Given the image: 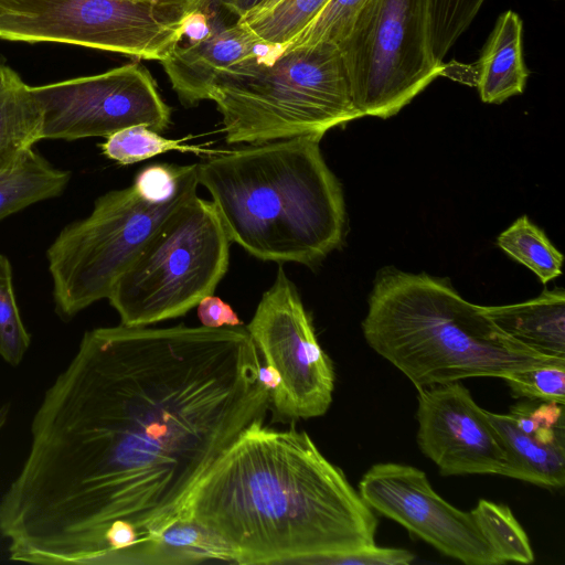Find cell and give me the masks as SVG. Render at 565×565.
Listing matches in <instances>:
<instances>
[{
	"label": "cell",
	"instance_id": "cell-1",
	"mask_svg": "<svg viewBox=\"0 0 565 565\" xmlns=\"http://www.w3.org/2000/svg\"><path fill=\"white\" fill-rule=\"evenodd\" d=\"M260 365L244 326L86 331L0 499L9 558L141 565L214 460L270 409Z\"/></svg>",
	"mask_w": 565,
	"mask_h": 565
},
{
	"label": "cell",
	"instance_id": "cell-2",
	"mask_svg": "<svg viewBox=\"0 0 565 565\" xmlns=\"http://www.w3.org/2000/svg\"><path fill=\"white\" fill-rule=\"evenodd\" d=\"M255 420L222 451L181 514L235 564L323 562L375 544L377 519L306 431Z\"/></svg>",
	"mask_w": 565,
	"mask_h": 565
},
{
	"label": "cell",
	"instance_id": "cell-3",
	"mask_svg": "<svg viewBox=\"0 0 565 565\" xmlns=\"http://www.w3.org/2000/svg\"><path fill=\"white\" fill-rule=\"evenodd\" d=\"M320 140L255 143L196 163L231 242L262 260L308 266L340 245L344 200Z\"/></svg>",
	"mask_w": 565,
	"mask_h": 565
},
{
	"label": "cell",
	"instance_id": "cell-4",
	"mask_svg": "<svg viewBox=\"0 0 565 565\" xmlns=\"http://www.w3.org/2000/svg\"><path fill=\"white\" fill-rule=\"evenodd\" d=\"M362 330L417 390L565 362L508 335L443 280L393 268L376 278Z\"/></svg>",
	"mask_w": 565,
	"mask_h": 565
},
{
	"label": "cell",
	"instance_id": "cell-5",
	"mask_svg": "<svg viewBox=\"0 0 565 565\" xmlns=\"http://www.w3.org/2000/svg\"><path fill=\"white\" fill-rule=\"evenodd\" d=\"M222 116L227 143L255 145L323 135L363 117L351 95L337 45L284 51L220 78L209 93Z\"/></svg>",
	"mask_w": 565,
	"mask_h": 565
},
{
	"label": "cell",
	"instance_id": "cell-6",
	"mask_svg": "<svg viewBox=\"0 0 565 565\" xmlns=\"http://www.w3.org/2000/svg\"><path fill=\"white\" fill-rule=\"evenodd\" d=\"M230 238L198 193L158 227L108 296L120 323L146 327L184 316L213 295L227 271Z\"/></svg>",
	"mask_w": 565,
	"mask_h": 565
},
{
	"label": "cell",
	"instance_id": "cell-7",
	"mask_svg": "<svg viewBox=\"0 0 565 565\" xmlns=\"http://www.w3.org/2000/svg\"><path fill=\"white\" fill-rule=\"evenodd\" d=\"M199 181L167 202H154L131 185L97 198L92 213L66 225L46 250L57 316L71 320L113 286L149 238Z\"/></svg>",
	"mask_w": 565,
	"mask_h": 565
},
{
	"label": "cell",
	"instance_id": "cell-8",
	"mask_svg": "<svg viewBox=\"0 0 565 565\" xmlns=\"http://www.w3.org/2000/svg\"><path fill=\"white\" fill-rule=\"evenodd\" d=\"M338 47L362 116H394L444 71L429 44L428 0H369Z\"/></svg>",
	"mask_w": 565,
	"mask_h": 565
},
{
	"label": "cell",
	"instance_id": "cell-9",
	"mask_svg": "<svg viewBox=\"0 0 565 565\" xmlns=\"http://www.w3.org/2000/svg\"><path fill=\"white\" fill-rule=\"evenodd\" d=\"M0 39L161 62L183 40L182 17L146 0H0Z\"/></svg>",
	"mask_w": 565,
	"mask_h": 565
},
{
	"label": "cell",
	"instance_id": "cell-10",
	"mask_svg": "<svg viewBox=\"0 0 565 565\" xmlns=\"http://www.w3.org/2000/svg\"><path fill=\"white\" fill-rule=\"evenodd\" d=\"M246 329L265 364L280 376L279 387L270 395L274 419L294 422L324 415L334 390L333 364L282 267Z\"/></svg>",
	"mask_w": 565,
	"mask_h": 565
},
{
	"label": "cell",
	"instance_id": "cell-11",
	"mask_svg": "<svg viewBox=\"0 0 565 565\" xmlns=\"http://www.w3.org/2000/svg\"><path fill=\"white\" fill-rule=\"evenodd\" d=\"M32 90L41 108L43 139L106 138L136 125L162 132L171 125V108L150 72L137 62Z\"/></svg>",
	"mask_w": 565,
	"mask_h": 565
},
{
	"label": "cell",
	"instance_id": "cell-12",
	"mask_svg": "<svg viewBox=\"0 0 565 565\" xmlns=\"http://www.w3.org/2000/svg\"><path fill=\"white\" fill-rule=\"evenodd\" d=\"M359 493L374 511L402 524L440 553L468 565H499L470 512L444 500L418 468L396 462L372 466Z\"/></svg>",
	"mask_w": 565,
	"mask_h": 565
},
{
	"label": "cell",
	"instance_id": "cell-13",
	"mask_svg": "<svg viewBox=\"0 0 565 565\" xmlns=\"http://www.w3.org/2000/svg\"><path fill=\"white\" fill-rule=\"evenodd\" d=\"M416 417L417 444L440 475L491 473L520 480L486 409L459 381L418 388Z\"/></svg>",
	"mask_w": 565,
	"mask_h": 565
},
{
	"label": "cell",
	"instance_id": "cell-14",
	"mask_svg": "<svg viewBox=\"0 0 565 565\" xmlns=\"http://www.w3.org/2000/svg\"><path fill=\"white\" fill-rule=\"evenodd\" d=\"M284 51L281 45L259 40L236 20L231 25H215L199 42H180L161 63L179 99L193 106L207 99L223 76L255 61L271 63Z\"/></svg>",
	"mask_w": 565,
	"mask_h": 565
},
{
	"label": "cell",
	"instance_id": "cell-15",
	"mask_svg": "<svg viewBox=\"0 0 565 565\" xmlns=\"http://www.w3.org/2000/svg\"><path fill=\"white\" fill-rule=\"evenodd\" d=\"M504 333L545 355L565 359V292L545 290L521 303L482 306Z\"/></svg>",
	"mask_w": 565,
	"mask_h": 565
},
{
	"label": "cell",
	"instance_id": "cell-16",
	"mask_svg": "<svg viewBox=\"0 0 565 565\" xmlns=\"http://www.w3.org/2000/svg\"><path fill=\"white\" fill-rule=\"evenodd\" d=\"M476 86L484 103L500 104L524 90L529 76L523 58L522 20L502 13L478 61Z\"/></svg>",
	"mask_w": 565,
	"mask_h": 565
},
{
	"label": "cell",
	"instance_id": "cell-17",
	"mask_svg": "<svg viewBox=\"0 0 565 565\" xmlns=\"http://www.w3.org/2000/svg\"><path fill=\"white\" fill-rule=\"evenodd\" d=\"M486 414L503 441L520 480L544 488L565 484V445L544 443L520 429L510 414Z\"/></svg>",
	"mask_w": 565,
	"mask_h": 565
},
{
	"label": "cell",
	"instance_id": "cell-18",
	"mask_svg": "<svg viewBox=\"0 0 565 565\" xmlns=\"http://www.w3.org/2000/svg\"><path fill=\"white\" fill-rule=\"evenodd\" d=\"M71 172L53 167L34 149L0 166V221L34 203L60 196Z\"/></svg>",
	"mask_w": 565,
	"mask_h": 565
},
{
	"label": "cell",
	"instance_id": "cell-19",
	"mask_svg": "<svg viewBox=\"0 0 565 565\" xmlns=\"http://www.w3.org/2000/svg\"><path fill=\"white\" fill-rule=\"evenodd\" d=\"M234 563L231 551L191 516L180 514L162 529L148 547L143 565Z\"/></svg>",
	"mask_w": 565,
	"mask_h": 565
},
{
	"label": "cell",
	"instance_id": "cell-20",
	"mask_svg": "<svg viewBox=\"0 0 565 565\" xmlns=\"http://www.w3.org/2000/svg\"><path fill=\"white\" fill-rule=\"evenodd\" d=\"M42 139L40 105L32 86L15 73L0 88V166L21 159Z\"/></svg>",
	"mask_w": 565,
	"mask_h": 565
},
{
	"label": "cell",
	"instance_id": "cell-21",
	"mask_svg": "<svg viewBox=\"0 0 565 565\" xmlns=\"http://www.w3.org/2000/svg\"><path fill=\"white\" fill-rule=\"evenodd\" d=\"M470 513L501 564L534 562L530 540L508 505L481 499Z\"/></svg>",
	"mask_w": 565,
	"mask_h": 565
},
{
	"label": "cell",
	"instance_id": "cell-22",
	"mask_svg": "<svg viewBox=\"0 0 565 565\" xmlns=\"http://www.w3.org/2000/svg\"><path fill=\"white\" fill-rule=\"evenodd\" d=\"M169 139L145 125H136L121 129L100 143L103 154L121 166L134 164L169 151L191 152L196 156H215L223 150L207 149L198 145H189L186 140Z\"/></svg>",
	"mask_w": 565,
	"mask_h": 565
},
{
	"label": "cell",
	"instance_id": "cell-23",
	"mask_svg": "<svg viewBox=\"0 0 565 565\" xmlns=\"http://www.w3.org/2000/svg\"><path fill=\"white\" fill-rule=\"evenodd\" d=\"M497 242L501 249L531 269L543 284L562 273V254L526 216L519 217L499 235Z\"/></svg>",
	"mask_w": 565,
	"mask_h": 565
},
{
	"label": "cell",
	"instance_id": "cell-24",
	"mask_svg": "<svg viewBox=\"0 0 565 565\" xmlns=\"http://www.w3.org/2000/svg\"><path fill=\"white\" fill-rule=\"evenodd\" d=\"M328 0H279L237 19L259 40L285 45L320 11Z\"/></svg>",
	"mask_w": 565,
	"mask_h": 565
},
{
	"label": "cell",
	"instance_id": "cell-25",
	"mask_svg": "<svg viewBox=\"0 0 565 565\" xmlns=\"http://www.w3.org/2000/svg\"><path fill=\"white\" fill-rule=\"evenodd\" d=\"M484 0H428L429 44L435 60L443 61L470 26Z\"/></svg>",
	"mask_w": 565,
	"mask_h": 565
},
{
	"label": "cell",
	"instance_id": "cell-26",
	"mask_svg": "<svg viewBox=\"0 0 565 565\" xmlns=\"http://www.w3.org/2000/svg\"><path fill=\"white\" fill-rule=\"evenodd\" d=\"M369 0H328L286 45V50L317 44L339 45Z\"/></svg>",
	"mask_w": 565,
	"mask_h": 565
},
{
	"label": "cell",
	"instance_id": "cell-27",
	"mask_svg": "<svg viewBox=\"0 0 565 565\" xmlns=\"http://www.w3.org/2000/svg\"><path fill=\"white\" fill-rule=\"evenodd\" d=\"M31 343V335L23 324L12 285L10 260L0 254V356L17 366Z\"/></svg>",
	"mask_w": 565,
	"mask_h": 565
},
{
	"label": "cell",
	"instance_id": "cell-28",
	"mask_svg": "<svg viewBox=\"0 0 565 565\" xmlns=\"http://www.w3.org/2000/svg\"><path fill=\"white\" fill-rule=\"evenodd\" d=\"M503 380L514 396L564 405L565 362L515 372Z\"/></svg>",
	"mask_w": 565,
	"mask_h": 565
},
{
	"label": "cell",
	"instance_id": "cell-29",
	"mask_svg": "<svg viewBox=\"0 0 565 565\" xmlns=\"http://www.w3.org/2000/svg\"><path fill=\"white\" fill-rule=\"evenodd\" d=\"M564 405L542 402L519 403L510 408L516 426L544 443L564 444Z\"/></svg>",
	"mask_w": 565,
	"mask_h": 565
},
{
	"label": "cell",
	"instance_id": "cell-30",
	"mask_svg": "<svg viewBox=\"0 0 565 565\" xmlns=\"http://www.w3.org/2000/svg\"><path fill=\"white\" fill-rule=\"evenodd\" d=\"M415 555L407 550L393 547H377L375 544L335 555L323 564L337 565H406L411 564Z\"/></svg>",
	"mask_w": 565,
	"mask_h": 565
},
{
	"label": "cell",
	"instance_id": "cell-31",
	"mask_svg": "<svg viewBox=\"0 0 565 565\" xmlns=\"http://www.w3.org/2000/svg\"><path fill=\"white\" fill-rule=\"evenodd\" d=\"M198 317L203 327L223 328L243 326L232 307L221 298L210 295L198 303Z\"/></svg>",
	"mask_w": 565,
	"mask_h": 565
},
{
	"label": "cell",
	"instance_id": "cell-32",
	"mask_svg": "<svg viewBox=\"0 0 565 565\" xmlns=\"http://www.w3.org/2000/svg\"><path fill=\"white\" fill-rule=\"evenodd\" d=\"M214 26L204 9L192 11L182 17L183 38H186V42L190 43L207 38L214 30Z\"/></svg>",
	"mask_w": 565,
	"mask_h": 565
},
{
	"label": "cell",
	"instance_id": "cell-33",
	"mask_svg": "<svg viewBox=\"0 0 565 565\" xmlns=\"http://www.w3.org/2000/svg\"><path fill=\"white\" fill-rule=\"evenodd\" d=\"M179 17L206 8L210 0H146Z\"/></svg>",
	"mask_w": 565,
	"mask_h": 565
},
{
	"label": "cell",
	"instance_id": "cell-34",
	"mask_svg": "<svg viewBox=\"0 0 565 565\" xmlns=\"http://www.w3.org/2000/svg\"><path fill=\"white\" fill-rule=\"evenodd\" d=\"M220 4L230 13L236 17V20L259 7L264 0H218Z\"/></svg>",
	"mask_w": 565,
	"mask_h": 565
},
{
	"label": "cell",
	"instance_id": "cell-35",
	"mask_svg": "<svg viewBox=\"0 0 565 565\" xmlns=\"http://www.w3.org/2000/svg\"><path fill=\"white\" fill-rule=\"evenodd\" d=\"M15 72L12 68L0 61V88L4 87L10 82Z\"/></svg>",
	"mask_w": 565,
	"mask_h": 565
},
{
	"label": "cell",
	"instance_id": "cell-36",
	"mask_svg": "<svg viewBox=\"0 0 565 565\" xmlns=\"http://www.w3.org/2000/svg\"><path fill=\"white\" fill-rule=\"evenodd\" d=\"M10 416V404L6 403L0 406V435L4 429Z\"/></svg>",
	"mask_w": 565,
	"mask_h": 565
},
{
	"label": "cell",
	"instance_id": "cell-37",
	"mask_svg": "<svg viewBox=\"0 0 565 565\" xmlns=\"http://www.w3.org/2000/svg\"><path fill=\"white\" fill-rule=\"evenodd\" d=\"M278 1L279 0H264V2L259 7L253 9V10L268 9V8L273 7L275 3H277Z\"/></svg>",
	"mask_w": 565,
	"mask_h": 565
}]
</instances>
